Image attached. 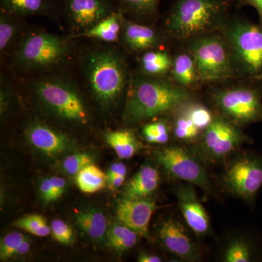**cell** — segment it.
Returning <instances> with one entry per match:
<instances>
[{
	"label": "cell",
	"mask_w": 262,
	"mask_h": 262,
	"mask_svg": "<svg viewBox=\"0 0 262 262\" xmlns=\"http://www.w3.org/2000/svg\"><path fill=\"white\" fill-rule=\"evenodd\" d=\"M95 42L77 51L80 83L99 106L108 110L126 96L132 72L126 51L120 45Z\"/></svg>",
	"instance_id": "1"
},
{
	"label": "cell",
	"mask_w": 262,
	"mask_h": 262,
	"mask_svg": "<svg viewBox=\"0 0 262 262\" xmlns=\"http://www.w3.org/2000/svg\"><path fill=\"white\" fill-rule=\"evenodd\" d=\"M75 40L69 35L29 27L5 61L23 79L67 72L77 56Z\"/></svg>",
	"instance_id": "2"
},
{
	"label": "cell",
	"mask_w": 262,
	"mask_h": 262,
	"mask_svg": "<svg viewBox=\"0 0 262 262\" xmlns=\"http://www.w3.org/2000/svg\"><path fill=\"white\" fill-rule=\"evenodd\" d=\"M192 100V92L174 83L169 77L132 73L125 98L123 120L136 124L173 113Z\"/></svg>",
	"instance_id": "3"
},
{
	"label": "cell",
	"mask_w": 262,
	"mask_h": 262,
	"mask_svg": "<svg viewBox=\"0 0 262 262\" xmlns=\"http://www.w3.org/2000/svg\"><path fill=\"white\" fill-rule=\"evenodd\" d=\"M37 102L62 121L87 125L90 115L80 82L67 72L24 79Z\"/></svg>",
	"instance_id": "4"
},
{
	"label": "cell",
	"mask_w": 262,
	"mask_h": 262,
	"mask_svg": "<svg viewBox=\"0 0 262 262\" xmlns=\"http://www.w3.org/2000/svg\"><path fill=\"white\" fill-rule=\"evenodd\" d=\"M230 7L223 0H177L164 30L170 41L187 46L196 38L220 32L229 18Z\"/></svg>",
	"instance_id": "5"
},
{
	"label": "cell",
	"mask_w": 262,
	"mask_h": 262,
	"mask_svg": "<svg viewBox=\"0 0 262 262\" xmlns=\"http://www.w3.org/2000/svg\"><path fill=\"white\" fill-rule=\"evenodd\" d=\"M228 45L236 78L256 81L262 76V24L229 16L220 31Z\"/></svg>",
	"instance_id": "6"
},
{
	"label": "cell",
	"mask_w": 262,
	"mask_h": 262,
	"mask_svg": "<svg viewBox=\"0 0 262 262\" xmlns=\"http://www.w3.org/2000/svg\"><path fill=\"white\" fill-rule=\"evenodd\" d=\"M254 82L219 88L211 93L221 116L239 127L262 122V85Z\"/></svg>",
	"instance_id": "7"
},
{
	"label": "cell",
	"mask_w": 262,
	"mask_h": 262,
	"mask_svg": "<svg viewBox=\"0 0 262 262\" xmlns=\"http://www.w3.org/2000/svg\"><path fill=\"white\" fill-rule=\"evenodd\" d=\"M184 47L194 57L203 83L236 78L230 51L221 32L196 38Z\"/></svg>",
	"instance_id": "8"
},
{
	"label": "cell",
	"mask_w": 262,
	"mask_h": 262,
	"mask_svg": "<svg viewBox=\"0 0 262 262\" xmlns=\"http://www.w3.org/2000/svg\"><path fill=\"white\" fill-rule=\"evenodd\" d=\"M225 187L251 203L262 188V156L247 154L232 162L224 176Z\"/></svg>",
	"instance_id": "9"
},
{
	"label": "cell",
	"mask_w": 262,
	"mask_h": 262,
	"mask_svg": "<svg viewBox=\"0 0 262 262\" xmlns=\"http://www.w3.org/2000/svg\"><path fill=\"white\" fill-rule=\"evenodd\" d=\"M241 127L224 117H214L202 134L201 146L205 156L212 160L224 159L239 146L251 143V138Z\"/></svg>",
	"instance_id": "10"
},
{
	"label": "cell",
	"mask_w": 262,
	"mask_h": 262,
	"mask_svg": "<svg viewBox=\"0 0 262 262\" xmlns=\"http://www.w3.org/2000/svg\"><path fill=\"white\" fill-rule=\"evenodd\" d=\"M155 158L171 177L194 184L205 192H211V182L204 167L187 150L169 146L157 151Z\"/></svg>",
	"instance_id": "11"
},
{
	"label": "cell",
	"mask_w": 262,
	"mask_h": 262,
	"mask_svg": "<svg viewBox=\"0 0 262 262\" xmlns=\"http://www.w3.org/2000/svg\"><path fill=\"white\" fill-rule=\"evenodd\" d=\"M60 15L70 28V34L87 30L118 10L113 0H59Z\"/></svg>",
	"instance_id": "12"
},
{
	"label": "cell",
	"mask_w": 262,
	"mask_h": 262,
	"mask_svg": "<svg viewBox=\"0 0 262 262\" xmlns=\"http://www.w3.org/2000/svg\"><path fill=\"white\" fill-rule=\"evenodd\" d=\"M124 16L119 45L126 52L141 54L149 50L160 48L170 41L164 29Z\"/></svg>",
	"instance_id": "13"
},
{
	"label": "cell",
	"mask_w": 262,
	"mask_h": 262,
	"mask_svg": "<svg viewBox=\"0 0 262 262\" xmlns=\"http://www.w3.org/2000/svg\"><path fill=\"white\" fill-rule=\"evenodd\" d=\"M156 208L154 200L149 198H124L117 205L116 215L121 223L135 231L141 237L149 238L150 221Z\"/></svg>",
	"instance_id": "14"
},
{
	"label": "cell",
	"mask_w": 262,
	"mask_h": 262,
	"mask_svg": "<svg viewBox=\"0 0 262 262\" xmlns=\"http://www.w3.org/2000/svg\"><path fill=\"white\" fill-rule=\"evenodd\" d=\"M158 234L164 246L170 253L187 261L199 259L198 246L188 235L182 223L173 219L162 222Z\"/></svg>",
	"instance_id": "15"
},
{
	"label": "cell",
	"mask_w": 262,
	"mask_h": 262,
	"mask_svg": "<svg viewBox=\"0 0 262 262\" xmlns=\"http://www.w3.org/2000/svg\"><path fill=\"white\" fill-rule=\"evenodd\" d=\"M181 213L188 226L198 235H206L211 229L209 217L198 200L194 188L181 186L176 191Z\"/></svg>",
	"instance_id": "16"
},
{
	"label": "cell",
	"mask_w": 262,
	"mask_h": 262,
	"mask_svg": "<svg viewBox=\"0 0 262 262\" xmlns=\"http://www.w3.org/2000/svg\"><path fill=\"white\" fill-rule=\"evenodd\" d=\"M25 134L34 147L46 155L61 154L71 146L68 136L43 122L36 121L29 124Z\"/></svg>",
	"instance_id": "17"
},
{
	"label": "cell",
	"mask_w": 262,
	"mask_h": 262,
	"mask_svg": "<svg viewBox=\"0 0 262 262\" xmlns=\"http://www.w3.org/2000/svg\"><path fill=\"white\" fill-rule=\"evenodd\" d=\"M0 10L22 17H46L58 21L59 0H0Z\"/></svg>",
	"instance_id": "18"
},
{
	"label": "cell",
	"mask_w": 262,
	"mask_h": 262,
	"mask_svg": "<svg viewBox=\"0 0 262 262\" xmlns=\"http://www.w3.org/2000/svg\"><path fill=\"white\" fill-rule=\"evenodd\" d=\"M124 16L120 10H117L87 30L69 36L73 39H87L94 42L119 45Z\"/></svg>",
	"instance_id": "19"
},
{
	"label": "cell",
	"mask_w": 262,
	"mask_h": 262,
	"mask_svg": "<svg viewBox=\"0 0 262 262\" xmlns=\"http://www.w3.org/2000/svg\"><path fill=\"white\" fill-rule=\"evenodd\" d=\"M29 29L24 18L0 10V56L2 61L6 60Z\"/></svg>",
	"instance_id": "20"
},
{
	"label": "cell",
	"mask_w": 262,
	"mask_h": 262,
	"mask_svg": "<svg viewBox=\"0 0 262 262\" xmlns=\"http://www.w3.org/2000/svg\"><path fill=\"white\" fill-rule=\"evenodd\" d=\"M184 51L173 56V66L168 77L174 83L187 91H196L203 84L198 73L196 62L190 52Z\"/></svg>",
	"instance_id": "21"
},
{
	"label": "cell",
	"mask_w": 262,
	"mask_h": 262,
	"mask_svg": "<svg viewBox=\"0 0 262 262\" xmlns=\"http://www.w3.org/2000/svg\"><path fill=\"white\" fill-rule=\"evenodd\" d=\"M173 56L166 50H149L138 56L139 72L154 77H168L173 66Z\"/></svg>",
	"instance_id": "22"
},
{
	"label": "cell",
	"mask_w": 262,
	"mask_h": 262,
	"mask_svg": "<svg viewBox=\"0 0 262 262\" xmlns=\"http://www.w3.org/2000/svg\"><path fill=\"white\" fill-rule=\"evenodd\" d=\"M159 184L158 170L151 165H145L127 183L125 198L130 199L148 198L158 189Z\"/></svg>",
	"instance_id": "23"
},
{
	"label": "cell",
	"mask_w": 262,
	"mask_h": 262,
	"mask_svg": "<svg viewBox=\"0 0 262 262\" xmlns=\"http://www.w3.org/2000/svg\"><path fill=\"white\" fill-rule=\"evenodd\" d=\"M127 18L143 23L154 21L159 14L162 0H113Z\"/></svg>",
	"instance_id": "24"
},
{
	"label": "cell",
	"mask_w": 262,
	"mask_h": 262,
	"mask_svg": "<svg viewBox=\"0 0 262 262\" xmlns=\"http://www.w3.org/2000/svg\"><path fill=\"white\" fill-rule=\"evenodd\" d=\"M75 222L81 230L94 241H101L107 232V220L101 211L88 209L77 212Z\"/></svg>",
	"instance_id": "25"
},
{
	"label": "cell",
	"mask_w": 262,
	"mask_h": 262,
	"mask_svg": "<svg viewBox=\"0 0 262 262\" xmlns=\"http://www.w3.org/2000/svg\"><path fill=\"white\" fill-rule=\"evenodd\" d=\"M105 137L108 145L122 159L132 158L141 147L140 143L131 130L108 131Z\"/></svg>",
	"instance_id": "26"
},
{
	"label": "cell",
	"mask_w": 262,
	"mask_h": 262,
	"mask_svg": "<svg viewBox=\"0 0 262 262\" xmlns=\"http://www.w3.org/2000/svg\"><path fill=\"white\" fill-rule=\"evenodd\" d=\"M107 181V176L92 164L84 167L76 177V182L80 190L88 194L103 189Z\"/></svg>",
	"instance_id": "27"
},
{
	"label": "cell",
	"mask_w": 262,
	"mask_h": 262,
	"mask_svg": "<svg viewBox=\"0 0 262 262\" xmlns=\"http://www.w3.org/2000/svg\"><path fill=\"white\" fill-rule=\"evenodd\" d=\"M139 234L120 222L108 230L107 238L112 247L119 251L130 249L137 243Z\"/></svg>",
	"instance_id": "28"
},
{
	"label": "cell",
	"mask_w": 262,
	"mask_h": 262,
	"mask_svg": "<svg viewBox=\"0 0 262 262\" xmlns=\"http://www.w3.org/2000/svg\"><path fill=\"white\" fill-rule=\"evenodd\" d=\"M183 105L175 110L176 115L173 126L174 136L179 140L192 141L199 136L201 130L194 125L184 110Z\"/></svg>",
	"instance_id": "29"
},
{
	"label": "cell",
	"mask_w": 262,
	"mask_h": 262,
	"mask_svg": "<svg viewBox=\"0 0 262 262\" xmlns=\"http://www.w3.org/2000/svg\"><path fill=\"white\" fill-rule=\"evenodd\" d=\"M252 244L244 239H235L229 245L225 251L226 262H249L252 261L255 253Z\"/></svg>",
	"instance_id": "30"
},
{
	"label": "cell",
	"mask_w": 262,
	"mask_h": 262,
	"mask_svg": "<svg viewBox=\"0 0 262 262\" xmlns=\"http://www.w3.org/2000/svg\"><path fill=\"white\" fill-rule=\"evenodd\" d=\"M14 225L37 237H46L51 233V227L48 226L44 217L40 215H26L15 221Z\"/></svg>",
	"instance_id": "31"
},
{
	"label": "cell",
	"mask_w": 262,
	"mask_h": 262,
	"mask_svg": "<svg viewBox=\"0 0 262 262\" xmlns=\"http://www.w3.org/2000/svg\"><path fill=\"white\" fill-rule=\"evenodd\" d=\"M142 134L147 142L155 144H165L170 139V127L166 122L158 120L149 122L142 128Z\"/></svg>",
	"instance_id": "32"
},
{
	"label": "cell",
	"mask_w": 262,
	"mask_h": 262,
	"mask_svg": "<svg viewBox=\"0 0 262 262\" xmlns=\"http://www.w3.org/2000/svg\"><path fill=\"white\" fill-rule=\"evenodd\" d=\"M183 106L194 125L201 131L204 130L214 119L213 114L208 108L200 103L193 102L192 100L184 103Z\"/></svg>",
	"instance_id": "33"
},
{
	"label": "cell",
	"mask_w": 262,
	"mask_h": 262,
	"mask_svg": "<svg viewBox=\"0 0 262 262\" xmlns=\"http://www.w3.org/2000/svg\"><path fill=\"white\" fill-rule=\"evenodd\" d=\"M25 237L18 232H10L2 239L0 246V257L1 259H7L14 257L15 253L23 242Z\"/></svg>",
	"instance_id": "34"
},
{
	"label": "cell",
	"mask_w": 262,
	"mask_h": 262,
	"mask_svg": "<svg viewBox=\"0 0 262 262\" xmlns=\"http://www.w3.org/2000/svg\"><path fill=\"white\" fill-rule=\"evenodd\" d=\"M91 163L92 159L89 155L82 152L75 153L65 158L63 168L68 175L75 176Z\"/></svg>",
	"instance_id": "35"
},
{
	"label": "cell",
	"mask_w": 262,
	"mask_h": 262,
	"mask_svg": "<svg viewBox=\"0 0 262 262\" xmlns=\"http://www.w3.org/2000/svg\"><path fill=\"white\" fill-rule=\"evenodd\" d=\"M51 234L53 238L61 244H70L73 239V232L68 224L61 220H54L51 222Z\"/></svg>",
	"instance_id": "36"
},
{
	"label": "cell",
	"mask_w": 262,
	"mask_h": 262,
	"mask_svg": "<svg viewBox=\"0 0 262 262\" xmlns=\"http://www.w3.org/2000/svg\"><path fill=\"white\" fill-rule=\"evenodd\" d=\"M49 179L51 182L52 187H53L55 198H56V201L64 192L66 187H67V181L65 179L56 177V176L52 177Z\"/></svg>",
	"instance_id": "37"
},
{
	"label": "cell",
	"mask_w": 262,
	"mask_h": 262,
	"mask_svg": "<svg viewBox=\"0 0 262 262\" xmlns=\"http://www.w3.org/2000/svg\"><path fill=\"white\" fill-rule=\"evenodd\" d=\"M41 196L46 202H52L56 201L54 192L50 179H46L42 181L40 185Z\"/></svg>",
	"instance_id": "38"
},
{
	"label": "cell",
	"mask_w": 262,
	"mask_h": 262,
	"mask_svg": "<svg viewBox=\"0 0 262 262\" xmlns=\"http://www.w3.org/2000/svg\"><path fill=\"white\" fill-rule=\"evenodd\" d=\"M127 173V167L125 164L122 163H113L108 170L107 180L113 179V177L118 175H122L126 177Z\"/></svg>",
	"instance_id": "39"
},
{
	"label": "cell",
	"mask_w": 262,
	"mask_h": 262,
	"mask_svg": "<svg viewBox=\"0 0 262 262\" xmlns=\"http://www.w3.org/2000/svg\"><path fill=\"white\" fill-rule=\"evenodd\" d=\"M238 6H251L257 10L259 24H262V0H237Z\"/></svg>",
	"instance_id": "40"
},
{
	"label": "cell",
	"mask_w": 262,
	"mask_h": 262,
	"mask_svg": "<svg viewBox=\"0 0 262 262\" xmlns=\"http://www.w3.org/2000/svg\"><path fill=\"white\" fill-rule=\"evenodd\" d=\"M125 178L126 177L122 175L116 176V177H113V179L108 180L110 183V187L113 189H117V188L121 187L122 184L125 182Z\"/></svg>",
	"instance_id": "41"
},
{
	"label": "cell",
	"mask_w": 262,
	"mask_h": 262,
	"mask_svg": "<svg viewBox=\"0 0 262 262\" xmlns=\"http://www.w3.org/2000/svg\"><path fill=\"white\" fill-rule=\"evenodd\" d=\"M29 249H30V243H29L28 239L25 238L15 251V256L26 254V253L29 252Z\"/></svg>",
	"instance_id": "42"
},
{
	"label": "cell",
	"mask_w": 262,
	"mask_h": 262,
	"mask_svg": "<svg viewBox=\"0 0 262 262\" xmlns=\"http://www.w3.org/2000/svg\"><path fill=\"white\" fill-rule=\"evenodd\" d=\"M162 259L157 256L148 254L146 253H141L138 257V261L139 262H160Z\"/></svg>",
	"instance_id": "43"
},
{
	"label": "cell",
	"mask_w": 262,
	"mask_h": 262,
	"mask_svg": "<svg viewBox=\"0 0 262 262\" xmlns=\"http://www.w3.org/2000/svg\"><path fill=\"white\" fill-rule=\"evenodd\" d=\"M224 2H225L226 3H227V4L230 5H232L233 4V3H236V1L237 0H223Z\"/></svg>",
	"instance_id": "44"
},
{
	"label": "cell",
	"mask_w": 262,
	"mask_h": 262,
	"mask_svg": "<svg viewBox=\"0 0 262 262\" xmlns=\"http://www.w3.org/2000/svg\"><path fill=\"white\" fill-rule=\"evenodd\" d=\"M256 82H259L260 84L262 85V76L261 77H259V78L258 79V80H256Z\"/></svg>",
	"instance_id": "45"
}]
</instances>
